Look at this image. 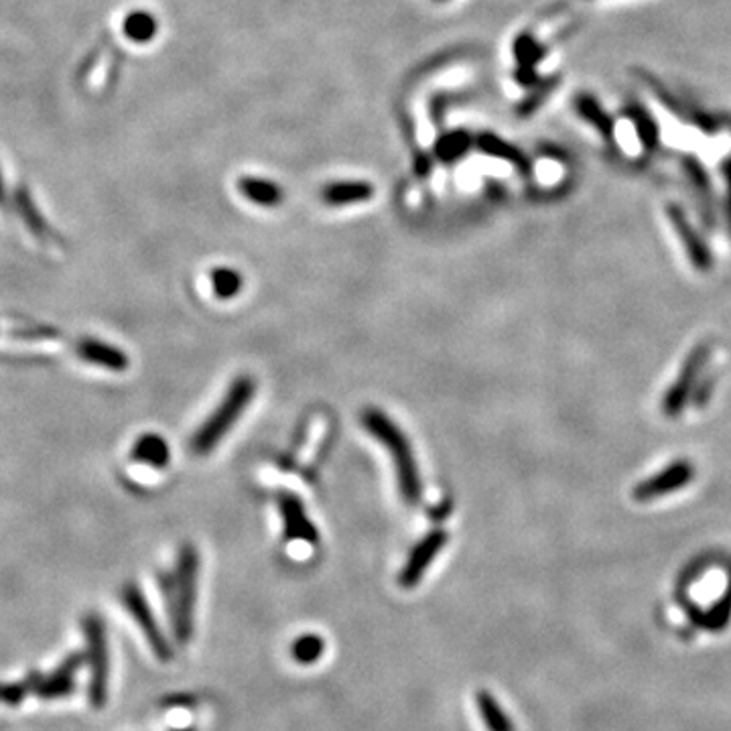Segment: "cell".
<instances>
[{"mask_svg": "<svg viewBox=\"0 0 731 731\" xmlns=\"http://www.w3.org/2000/svg\"><path fill=\"white\" fill-rule=\"evenodd\" d=\"M362 425L388 451L394 463L398 490H401L405 502L417 504L421 498V476L407 435L396 427V423L390 417H386L378 409L364 411Z\"/></svg>", "mask_w": 731, "mask_h": 731, "instance_id": "cell-2", "label": "cell"}, {"mask_svg": "<svg viewBox=\"0 0 731 731\" xmlns=\"http://www.w3.org/2000/svg\"><path fill=\"white\" fill-rule=\"evenodd\" d=\"M78 356L84 362H90L94 366L106 368V370H114V372H122L128 368V358L122 350H118L116 346L104 344L100 340H82L78 344Z\"/></svg>", "mask_w": 731, "mask_h": 731, "instance_id": "cell-12", "label": "cell"}, {"mask_svg": "<svg viewBox=\"0 0 731 731\" xmlns=\"http://www.w3.org/2000/svg\"><path fill=\"white\" fill-rule=\"evenodd\" d=\"M447 545V533L445 530H433L423 541L417 543V547L411 551L401 577H398V583H401L405 589H413L423 575L427 573L429 565L435 561V557L443 551V547Z\"/></svg>", "mask_w": 731, "mask_h": 731, "instance_id": "cell-8", "label": "cell"}, {"mask_svg": "<svg viewBox=\"0 0 731 731\" xmlns=\"http://www.w3.org/2000/svg\"><path fill=\"white\" fill-rule=\"evenodd\" d=\"M84 634H86V662L90 667V703L96 709H102L108 699V677H110V656H108V638L104 620L98 614H88L84 618Z\"/></svg>", "mask_w": 731, "mask_h": 731, "instance_id": "cell-4", "label": "cell"}, {"mask_svg": "<svg viewBox=\"0 0 731 731\" xmlns=\"http://www.w3.org/2000/svg\"><path fill=\"white\" fill-rule=\"evenodd\" d=\"M669 218H671V222H673V226H675V232L679 234V238H681V242H683V246H685V252H687L689 260L693 262V267H695V269H699V271H707V269H711V264H713L711 252H709V248H707L705 240H703V238L695 232V228L689 224V220H687V216L683 214V210H681V208H677V206H671V208H669Z\"/></svg>", "mask_w": 731, "mask_h": 731, "instance_id": "cell-11", "label": "cell"}, {"mask_svg": "<svg viewBox=\"0 0 731 731\" xmlns=\"http://www.w3.org/2000/svg\"><path fill=\"white\" fill-rule=\"evenodd\" d=\"M240 193L250 199L256 206H277L283 202V191L279 185L267 181V179H256V177H242L238 181Z\"/></svg>", "mask_w": 731, "mask_h": 731, "instance_id": "cell-14", "label": "cell"}, {"mask_svg": "<svg viewBox=\"0 0 731 731\" xmlns=\"http://www.w3.org/2000/svg\"><path fill=\"white\" fill-rule=\"evenodd\" d=\"M254 392H256V384L250 376L236 378L230 384L226 396L220 401L218 409L191 437V445H189L191 451L195 455L210 453L224 439V435L236 425V421L242 417V413L248 409V405L254 398Z\"/></svg>", "mask_w": 731, "mask_h": 731, "instance_id": "cell-3", "label": "cell"}, {"mask_svg": "<svg viewBox=\"0 0 731 731\" xmlns=\"http://www.w3.org/2000/svg\"><path fill=\"white\" fill-rule=\"evenodd\" d=\"M84 662H86V656L82 652H72L70 656H65V660L59 664V667L49 677H43V681H41V685L37 687L35 693L43 701L70 697L76 691L74 677H76V673L80 671V667Z\"/></svg>", "mask_w": 731, "mask_h": 731, "instance_id": "cell-10", "label": "cell"}, {"mask_svg": "<svg viewBox=\"0 0 731 731\" xmlns=\"http://www.w3.org/2000/svg\"><path fill=\"white\" fill-rule=\"evenodd\" d=\"M169 445L163 437L149 433L139 437V441L132 447V459H137L141 463H149L153 468H165L169 463Z\"/></svg>", "mask_w": 731, "mask_h": 731, "instance_id": "cell-15", "label": "cell"}, {"mask_svg": "<svg viewBox=\"0 0 731 731\" xmlns=\"http://www.w3.org/2000/svg\"><path fill=\"white\" fill-rule=\"evenodd\" d=\"M323 650H325V642L317 634H303L291 646V654L299 664L317 662L323 656Z\"/></svg>", "mask_w": 731, "mask_h": 731, "instance_id": "cell-19", "label": "cell"}, {"mask_svg": "<svg viewBox=\"0 0 731 731\" xmlns=\"http://www.w3.org/2000/svg\"><path fill=\"white\" fill-rule=\"evenodd\" d=\"M374 189L364 181H340L331 183L323 189V202L327 206H350L358 202H368Z\"/></svg>", "mask_w": 731, "mask_h": 731, "instance_id": "cell-13", "label": "cell"}, {"mask_svg": "<svg viewBox=\"0 0 731 731\" xmlns=\"http://www.w3.org/2000/svg\"><path fill=\"white\" fill-rule=\"evenodd\" d=\"M709 360V346L701 344L697 346L685 360L679 378L671 384L669 392L664 394L662 398V411L664 415L669 417H677L679 413H683L685 405L689 403V398H693V392L697 388V380L701 378L705 366Z\"/></svg>", "mask_w": 731, "mask_h": 731, "instance_id": "cell-6", "label": "cell"}, {"mask_svg": "<svg viewBox=\"0 0 731 731\" xmlns=\"http://www.w3.org/2000/svg\"><path fill=\"white\" fill-rule=\"evenodd\" d=\"M29 691L31 689L25 681H21V683H0V703L9 705V707H17L25 701Z\"/></svg>", "mask_w": 731, "mask_h": 731, "instance_id": "cell-21", "label": "cell"}, {"mask_svg": "<svg viewBox=\"0 0 731 731\" xmlns=\"http://www.w3.org/2000/svg\"><path fill=\"white\" fill-rule=\"evenodd\" d=\"M478 709L488 731H514L510 717L506 715V711L500 707V703L494 699L492 693L488 691L478 693Z\"/></svg>", "mask_w": 731, "mask_h": 731, "instance_id": "cell-16", "label": "cell"}, {"mask_svg": "<svg viewBox=\"0 0 731 731\" xmlns=\"http://www.w3.org/2000/svg\"><path fill=\"white\" fill-rule=\"evenodd\" d=\"M0 206H7V189H5L3 173H0Z\"/></svg>", "mask_w": 731, "mask_h": 731, "instance_id": "cell-22", "label": "cell"}, {"mask_svg": "<svg viewBox=\"0 0 731 731\" xmlns=\"http://www.w3.org/2000/svg\"><path fill=\"white\" fill-rule=\"evenodd\" d=\"M122 31H124V35H126L130 41H135V43H147V41H151V39L155 37V33H157V21H155V17H153L151 13H147V11H135V13H130V15L124 19V23H122Z\"/></svg>", "mask_w": 731, "mask_h": 731, "instance_id": "cell-17", "label": "cell"}, {"mask_svg": "<svg viewBox=\"0 0 731 731\" xmlns=\"http://www.w3.org/2000/svg\"><path fill=\"white\" fill-rule=\"evenodd\" d=\"M210 279H212L214 293L220 299H232L242 289V277L234 269H226V267L224 269H216Z\"/></svg>", "mask_w": 731, "mask_h": 731, "instance_id": "cell-20", "label": "cell"}, {"mask_svg": "<svg viewBox=\"0 0 731 731\" xmlns=\"http://www.w3.org/2000/svg\"><path fill=\"white\" fill-rule=\"evenodd\" d=\"M175 731H193V729H175Z\"/></svg>", "mask_w": 731, "mask_h": 731, "instance_id": "cell-23", "label": "cell"}, {"mask_svg": "<svg viewBox=\"0 0 731 731\" xmlns=\"http://www.w3.org/2000/svg\"><path fill=\"white\" fill-rule=\"evenodd\" d=\"M197 579H199V553L195 547L183 545L177 555L175 573L161 577V593H165L167 597L173 634L179 644L189 642L193 636Z\"/></svg>", "mask_w": 731, "mask_h": 731, "instance_id": "cell-1", "label": "cell"}, {"mask_svg": "<svg viewBox=\"0 0 731 731\" xmlns=\"http://www.w3.org/2000/svg\"><path fill=\"white\" fill-rule=\"evenodd\" d=\"M15 202H17V210H19L21 218L25 220L27 228H29L35 236L45 238V236L49 234L47 222H45V218L39 214V210H37L35 202H33L31 195H29V191H27L25 187H21V189L17 191V195H15Z\"/></svg>", "mask_w": 731, "mask_h": 731, "instance_id": "cell-18", "label": "cell"}, {"mask_svg": "<svg viewBox=\"0 0 731 731\" xmlns=\"http://www.w3.org/2000/svg\"><path fill=\"white\" fill-rule=\"evenodd\" d=\"M122 604L128 610V614L135 618V622L139 624V628L143 630L147 642L151 644L155 656L163 662L173 658V648L169 644V640L165 638L161 626L155 620V614L147 602V597L143 595L141 587L137 583H126L122 589Z\"/></svg>", "mask_w": 731, "mask_h": 731, "instance_id": "cell-5", "label": "cell"}, {"mask_svg": "<svg viewBox=\"0 0 731 731\" xmlns=\"http://www.w3.org/2000/svg\"><path fill=\"white\" fill-rule=\"evenodd\" d=\"M279 510L285 524V539L287 541H303V543H317V528L309 520L303 502L299 496L291 492L279 494Z\"/></svg>", "mask_w": 731, "mask_h": 731, "instance_id": "cell-9", "label": "cell"}, {"mask_svg": "<svg viewBox=\"0 0 731 731\" xmlns=\"http://www.w3.org/2000/svg\"><path fill=\"white\" fill-rule=\"evenodd\" d=\"M693 474H695V470L689 461H675L669 465V468H664L660 474L640 482L634 488V498L638 502H648V500H654L660 496L673 494V492L685 488L693 480Z\"/></svg>", "mask_w": 731, "mask_h": 731, "instance_id": "cell-7", "label": "cell"}]
</instances>
